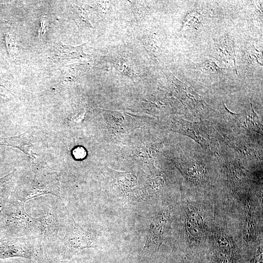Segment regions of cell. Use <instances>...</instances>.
Instances as JSON below:
<instances>
[{"label":"cell","mask_w":263,"mask_h":263,"mask_svg":"<svg viewBox=\"0 0 263 263\" xmlns=\"http://www.w3.org/2000/svg\"><path fill=\"white\" fill-rule=\"evenodd\" d=\"M169 89L181 102L195 115L203 116L210 109L201 96L177 79L168 69L163 70Z\"/></svg>","instance_id":"8"},{"label":"cell","mask_w":263,"mask_h":263,"mask_svg":"<svg viewBox=\"0 0 263 263\" xmlns=\"http://www.w3.org/2000/svg\"><path fill=\"white\" fill-rule=\"evenodd\" d=\"M49 194L61 198L58 175L49 167L38 163L32 165L22 178L18 179L13 196L24 203Z\"/></svg>","instance_id":"3"},{"label":"cell","mask_w":263,"mask_h":263,"mask_svg":"<svg viewBox=\"0 0 263 263\" xmlns=\"http://www.w3.org/2000/svg\"><path fill=\"white\" fill-rule=\"evenodd\" d=\"M64 233L54 251L63 259H70L81 250L96 246L94 236L78 225L69 211Z\"/></svg>","instance_id":"6"},{"label":"cell","mask_w":263,"mask_h":263,"mask_svg":"<svg viewBox=\"0 0 263 263\" xmlns=\"http://www.w3.org/2000/svg\"><path fill=\"white\" fill-rule=\"evenodd\" d=\"M140 41L147 53L153 59L161 63V49L159 40L156 35H149L143 37Z\"/></svg>","instance_id":"17"},{"label":"cell","mask_w":263,"mask_h":263,"mask_svg":"<svg viewBox=\"0 0 263 263\" xmlns=\"http://www.w3.org/2000/svg\"><path fill=\"white\" fill-rule=\"evenodd\" d=\"M203 15L197 11H192L187 15L183 24L182 29L186 27L197 28L202 25Z\"/></svg>","instance_id":"22"},{"label":"cell","mask_w":263,"mask_h":263,"mask_svg":"<svg viewBox=\"0 0 263 263\" xmlns=\"http://www.w3.org/2000/svg\"><path fill=\"white\" fill-rule=\"evenodd\" d=\"M72 11L74 20L79 29L92 28L85 10L75 4H72Z\"/></svg>","instance_id":"20"},{"label":"cell","mask_w":263,"mask_h":263,"mask_svg":"<svg viewBox=\"0 0 263 263\" xmlns=\"http://www.w3.org/2000/svg\"><path fill=\"white\" fill-rule=\"evenodd\" d=\"M207 246L200 263H251L254 254L235 242L225 224L214 218Z\"/></svg>","instance_id":"2"},{"label":"cell","mask_w":263,"mask_h":263,"mask_svg":"<svg viewBox=\"0 0 263 263\" xmlns=\"http://www.w3.org/2000/svg\"><path fill=\"white\" fill-rule=\"evenodd\" d=\"M168 263H198L189 256L181 252L176 256H174Z\"/></svg>","instance_id":"24"},{"label":"cell","mask_w":263,"mask_h":263,"mask_svg":"<svg viewBox=\"0 0 263 263\" xmlns=\"http://www.w3.org/2000/svg\"><path fill=\"white\" fill-rule=\"evenodd\" d=\"M29 260L25 259L18 258H9L6 259H0V263H32L29 262Z\"/></svg>","instance_id":"28"},{"label":"cell","mask_w":263,"mask_h":263,"mask_svg":"<svg viewBox=\"0 0 263 263\" xmlns=\"http://www.w3.org/2000/svg\"><path fill=\"white\" fill-rule=\"evenodd\" d=\"M251 263H263L262 250L259 249Z\"/></svg>","instance_id":"30"},{"label":"cell","mask_w":263,"mask_h":263,"mask_svg":"<svg viewBox=\"0 0 263 263\" xmlns=\"http://www.w3.org/2000/svg\"><path fill=\"white\" fill-rule=\"evenodd\" d=\"M73 154L76 159H82L86 156V151L83 148L78 147L74 150Z\"/></svg>","instance_id":"29"},{"label":"cell","mask_w":263,"mask_h":263,"mask_svg":"<svg viewBox=\"0 0 263 263\" xmlns=\"http://www.w3.org/2000/svg\"><path fill=\"white\" fill-rule=\"evenodd\" d=\"M95 3L97 12L102 17H104L111 7V1H96Z\"/></svg>","instance_id":"25"},{"label":"cell","mask_w":263,"mask_h":263,"mask_svg":"<svg viewBox=\"0 0 263 263\" xmlns=\"http://www.w3.org/2000/svg\"><path fill=\"white\" fill-rule=\"evenodd\" d=\"M179 132L194 140L202 147L207 149L210 143L208 134L200 123H193L181 119L176 124Z\"/></svg>","instance_id":"10"},{"label":"cell","mask_w":263,"mask_h":263,"mask_svg":"<svg viewBox=\"0 0 263 263\" xmlns=\"http://www.w3.org/2000/svg\"><path fill=\"white\" fill-rule=\"evenodd\" d=\"M209 211L199 201L186 200L181 205L180 224L185 240L182 252L198 263L207 247L213 223Z\"/></svg>","instance_id":"1"},{"label":"cell","mask_w":263,"mask_h":263,"mask_svg":"<svg viewBox=\"0 0 263 263\" xmlns=\"http://www.w3.org/2000/svg\"><path fill=\"white\" fill-rule=\"evenodd\" d=\"M213 52L218 59L225 62L232 60L234 62L236 73V53L234 42L229 37L225 36L218 39L214 44Z\"/></svg>","instance_id":"11"},{"label":"cell","mask_w":263,"mask_h":263,"mask_svg":"<svg viewBox=\"0 0 263 263\" xmlns=\"http://www.w3.org/2000/svg\"><path fill=\"white\" fill-rule=\"evenodd\" d=\"M195 68L202 73L212 76H219L223 73V69L217 65L215 61L211 58H207L196 64Z\"/></svg>","instance_id":"19"},{"label":"cell","mask_w":263,"mask_h":263,"mask_svg":"<svg viewBox=\"0 0 263 263\" xmlns=\"http://www.w3.org/2000/svg\"><path fill=\"white\" fill-rule=\"evenodd\" d=\"M241 54L242 59L245 64L262 67V45H257L253 41H248L242 46Z\"/></svg>","instance_id":"13"},{"label":"cell","mask_w":263,"mask_h":263,"mask_svg":"<svg viewBox=\"0 0 263 263\" xmlns=\"http://www.w3.org/2000/svg\"><path fill=\"white\" fill-rule=\"evenodd\" d=\"M49 26V21L47 18L44 16L41 20L40 28L38 31L39 36H44L48 30Z\"/></svg>","instance_id":"27"},{"label":"cell","mask_w":263,"mask_h":263,"mask_svg":"<svg viewBox=\"0 0 263 263\" xmlns=\"http://www.w3.org/2000/svg\"><path fill=\"white\" fill-rule=\"evenodd\" d=\"M61 198L56 201H43L39 215L35 217L37 224L36 238L43 252H54L65 230L68 210Z\"/></svg>","instance_id":"4"},{"label":"cell","mask_w":263,"mask_h":263,"mask_svg":"<svg viewBox=\"0 0 263 263\" xmlns=\"http://www.w3.org/2000/svg\"><path fill=\"white\" fill-rule=\"evenodd\" d=\"M18 176V172L16 169H14L0 178V213L6 203L13 196Z\"/></svg>","instance_id":"12"},{"label":"cell","mask_w":263,"mask_h":263,"mask_svg":"<svg viewBox=\"0 0 263 263\" xmlns=\"http://www.w3.org/2000/svg\"><path fill=\"white\" fill-rule=\"evenodd\" d=\"M72 263V262H70V263Z\"/></svg>","instance_id":"31"},{"label":"cell","mask_w":263,"mask_h":263,"mask_svg":"<svg viewBox=\"0 0 263 263\" xmlns=\"http://www.w3.org/2000/svg\"><path fill=\"white\" fill-rule=\"evenodd\" d=\"M250 106L246 115L244 125L249 129L262 134V125L260 122L259 116L253 109L251 102H250Z\"/></svg>","instance_id":"21"},{"label":"cell","mask_w":263,"mask_h":263,"mask_svg":"<svg viewBox=\"0 0 263 263\" xmlns=\"http://www.w3.org/2000/svg\"><path fill=\"white\" fill-rule=\"evenodd\" d=\"M0 145L11 146L19 149L29 156L35 158L30 135L28 132L11 136L0 137Z\"/></svg>","instance_id":"14"},{"label":"cell","mask_w":263,"mask_h":263,"mask_svg":"<svg viewBox=\"0 0 263 263\" xmlns=\"http://www.w3.org/2000/svg\"><path fill=\"white\" fill-rule=\"evenodd\" d=\"M42 253L39 241L34 237L0 236V259L19 258L33 261Z\"/></svg>","instance_id":"7"},{"label":"cell","mask_w":263,"mask_h":263,"mask_svg":"<svg viewBox=\"0 0 263 263\" xmlns=\"http://www.w3.org/2000/svg\"><path fill=\"white\" fill-rule=\"evenodd\" d=\"M88 66L85 64H75L65 66L62 72V80L64 84H71L84 75Z\"/></svg>","instance_id":"16"},{"label":"cell","mask_w":263,"mask_h":263,"mask_svg":"<svg viewBox=\"0 0 263 263\" xmlns=\"http://www.w3.org/2000/svg\"><path fill=\"white\" fill-rule=\"evenodd\" d=\"M37 229L36 218L26 212L24 203L12 196L0 213V236L36 238Z\"/></svg>","instance_id":"5"},{"label":"cell","mask_w":263,"mask_h":263,"mask_svg":"<svg viewBox=\"0 0 263 263\" xmlns=\"http://www.w3.org/2000/svg\"><path fill=\"white\" fill-rule=\"evenodd\" d=\"M83 45L74 47L59 42L57 43L55 48V55L57 58L60 60L87 58L88 55L83 52Z\"/></svg>","instance_id":"15"},{"label":"cell","mask_w":263,"mask_h":263,"mask_svg":"<svg viewBox=\"0 0 263 263\" xmlns=\"http://www.w3.org/2000/svg\"><path fill=\"white\" fill-rule=\"evenodd\" d=\"M113 65L121 75L130 77L137 76L132 62L123 57L114 58Z\"/></svg>","instance_id":"18"},{"label":"cell","mask_w":263,"mask_h":263,"mask_svg":"<svg viewBox=\"0 0 263 263\" xmlns=\"http://www.w3.org/2000/svg\"><path fill=\"white\" fill-rule=\"evenodd\" d=\"M226 139H225V142L227 144H229L232 147L234 148L238 152L242 153V155L244 156H248L250 154L249 147H248L246 145L244 144L243 143H242L237 140H235L232 138H229V137H225Z\"/></svg>","instance_id":"23"},{"label":"cell","mask_w":263,"mask_h":263,"mask_svg":"<svg viewBox=\"0 0 263 263\" xmlns=\"http://www.w3.org/2000/svg\"><path fill=\"white\" fill-rule=\"evenodd\" d=\"M170 219L169 210L160 212L152 219L147 233L145 245L141 252L142 257L151 256L158 252Z\"/></svg>","instance_id":"9"},{"label":"cell","mask_w":263,"mask_h":263,"mask_svg":"<svg viewBox=\"0 0 263 263\" xmlns=\"http://www.w3.org/2000/svg\"><path fill=\"white\" fill-rule=\"evenodd\" d=\"M5 40L9 54L11 56H13L16 50L15 41L10 35L5 36Z\"/></svg>","instance_id":"26"}]
</instances>
